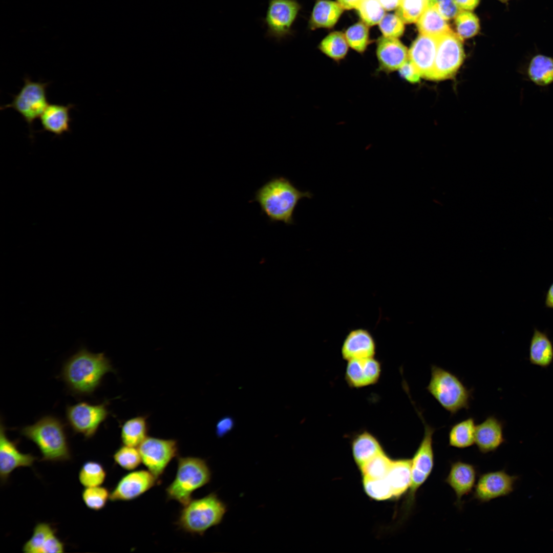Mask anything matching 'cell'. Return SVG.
I'll use <instances>...</instances> for the list:
<instances>
[{"mask_svg": "<svg viewBox=\"0 0 553 553\" xmlns=\"http://www.w3.org/2000/svg\"><path fill=\"white\" fill-rule=\"evenodd\" d=\"M114 371L103 353H94L82 347L65 361L61 376L72 393L87 396L95 391L105 374Z\"/></svg>", "mask_w": 553, "mask_h": 553, "instance_id": "6da1fadb", "label": "cell"}, {"mask_svg": "<svg viewBox=\"0 0 553 553\" xmlns=\"http://www.w3.org/2000/svg\"><path fill=\"white\" fill-rule=\"evenodd\" d=\"M309 191H301L287 178L275 177L255 192L254 201L271 222L294 224L293 213L303 198H312Z\"/></svg>", "mask_w": 553, "mask_h": 553, "instance_id": "7a4b0ae2", "label": "cell"}, {"mask_svg": "<svg viewBox=\"0 0 553 553\" xmlns=\"http://www.w3.org/2000/svg\"><path fill=\"white\" fill-rule=\"evenodd\" d=\"M20 434L39 449L41 461H66L71 458L63 423L52 415L41 417L34 423L25 426Z\"/></svg>", "mask_w": 553, "mask_h": 553, "instance_id": "3957f363", "label": "cell"}, {"mask_svg": "<svg viewBox=\"0 0 553 553\" xmlns=\"http://www.w3.org/2000/svg\"><path fill=\"white\" fill-rule=\"evenodd\" d=\"M427 391L451 416L470 408L473 389L467 388L451 371L435 365L431 366V378Z\"/></svg>", "mask_w": 553, "mask_h": 553, "instance_id": "277c9868", "label": "cell"}, {"mask_svg": "<svg viewBox=\"0 0 553 553\" xmlns=\"http://www.w3.org/2000/svg\"><path fill=\"white\" fill-rule=\"evenodd\" d=\"M227 511L225 503L214 493L202 498L191 499L183 505L177 524L183 531L202 535L219 524Z\"/></svg>", "mask_w": 553, "mask_h": 553, "instance_id": "5b68a950", "label": "cell"}, {"mask_svg": "<svg viewBox=\"0 0 553 553\" xmlns=\"http://www.w3.org/2000/svg\"><path fill=\"white\" fill-rule=\"evenodd\" d=\"M211 471L206 461L201 458L179 457L175 477L165 490L168 500H175L182 506L192 498L193 493L208 483Z\"/></svg>", "mask_w": 553, "mask_h": 553, "instance_id": "8992f818", "label": "cell"}, {"mask_svg": "<svg viewBox=\"0 0 553 553\" xmlns=\"http://www.w3.org/2000/svg\"><path fill=\"white\" fill-rule=\"evenodd\" d=\"M423 425L422 438L411 458V481L405 503V509L410 511L414 504L416 494L430 476L434 465L433 434L436 428L428 423L422 413L414 405Z\"/></svg>", "mask_w": 553, "mask_h": 553, "instance_id": "52a82bcc", "label": "cell"}, {"mask_svg": "<svg viewBox=\"0 0 553 553\" xmlns=\"http://www.w3.org/2000/svg\"><path fill=\"white\" fill-rule=\"evenodd\" d=\"M48 84V82L33 81L26 77L24 86L14 96L12 101L1 107V110L11 108L20 114L28 124L30 135L34 121L40 117L49 104L46 95Z\"/></svg>", "mask_w": 553, "mask_h": 553, "instance_id": "ba28073f", "label": "cell"}, {"mask_svg": "<svg viewBox=\"0 0 553 553\" xmlns=\"http://www.w3.org/2000/svg\"><path fill=\"white\" fill-rule=\"evenodd\" d=\"M463 39L454 32L438 37L436 55L430 80H443L453 77L463 63Z\"/></svg>", "mask_w": 553, "mask_h": 553, "instance_id": "9c48e42d", "label": "cell"}, {"mask_svg": "<svg viewBox=\"0 0 553 553\" xmlns=\"http://www.w3.org/2000/svg\"><path fill=\"white\" fill-rule=\"evenodd\" d=\"M301 9L297 0H269L263 21L266 36L280 41L293 34V25Z\"/></svg>", "mask_w": 553, "mask_h": 553, "instance_id": "30bf717a", "label": "cell"}, {"mask_svg": "<svg viewBox=\"0 0 553 553\" xmlns=\"http://www.w3.org/2000/svg\"><path fill=\"white\" fill-rule=\"evenodd\" d=\"M109 415L107 401L97 405L79 402L67 406L66 410V420L73 432L86 439L95 435Z\"/></svg>", "mask_w": 553, "mask_h": 553, "instance_id": "8fae6325", "label": "cell"}, {"mask_svg": "<svg viewBox=\"0 0 553 553\" xmlns=\"http://www.w3.org/2000/svg\"><path fill=\"white\" fill-rule=\"evenodd\" d=\"M138 448L142 462L158 479L178 453V442L172 439L147 436Z\"/></svg>", "mask_w": 553, "mask_h": 553, "instance_id": "7c38bea8", "label": "cell"}, {"mask_svg": "<svg viewBox=\"0 0 553 553\" xmlns=\"http://www.w3.org/2000/svg\"><path fill=\"white\" fill-rule=\"evenodd\" d=\"M518 479V476L511 475L504 470L483 473L475 485L473 498L485 503L506 496L514 491Z\"/></svg>", "mask_w": 553, "mask_h": 553, "instance_id": "4fadbf2b", "label": "cell"}, {"mask_svg": "<svg viewBox=\"0 0 553 553\" xmlns=\"http://www.w3.org/2000/svg\"><path fill=\"white\" fill-rule=\"evenodd\" d=\"M158 480L148 470L131 472L117 483L110 492V500L113 502L134 500L154 487Z\"/></svg>", "mask_w": 553, "mask_h": 553, "instance_id": "5bb4252c", "label": "cell"}, {"mask_svg": "<svg viewBox=\"0 0 553 553\" xmlns=\"http://www.w3.org/2000/svg\"><path fill=\"white\" fill-rule=\"evenodd\" d=\"M17 442L9 439L6 435L2 420L0 427V477L5 483L12 472L20 467H31L37 458L30 453L21 452Z\"/></svg>", "mask_w": 553, "mask_h": 553, "instance_id": "9a60e30c", "label": "cell"}, {"mask_svg": "<svg viewBox=\"0 0 553 553\" xmlns=\"http://www.w3.org/2000/svg\"><path fill=\"white\" fill-rule=\"evenodd\" d=\"M438 37L420 34L408 50L409 59L421 77L431 79L436 55Z\"/></svg>", "mask_w": 553, "mask_h": 553, "instance_id": "2e32d148", "label": "cell"}, {"mask_svg": "<svg viewBox=\"0 0 553 553\" xmlns=\"http://www.w3.org/2000/svg\"><path fill=\"white\" fill-rule=\"evenodd\" d=\"M380 363L374 357L347 361L345 378L348 385L360 388L377 383L380 377Z\"/></svg>", "mask_w": 553, "mask_h": 553, "instance_id": "e0dca14e", "label": "cell"}, {"mask_svg": "<svg viewBox=\"0 0 553 553\" xmlns=\"http://www.w3.org/2000/svg\"><path fill=\"white\" fill-rule=\"evenodd\" d=\"M25 553H61L65 544L56 536L55 529L46 522H39L33 528L30 539L22 547Z\"/></svg>", "mask_w": 553, "mask_h": 553, "instance_id": "ac0fdd59", "label": "cell"}, {"mask_svg": "<svg viewBox=\"0 0 553 553\" xmlns=\"http://www.w3.org/2000/svg\"><path fill=\"white\" fill-rule=\"evenodd\" d=\"M376 56L380 70L388 73L398 70L409 59L407 47L398 38L384 36L377 41Z\"/></svg>", "mask_w": 553, "mask_h": 553, "instance_id": "d6986e66", "label": "cell"}, {"mask_svg": "<svg viewBox=\"0 0 553 553\" xmlns=\"http://www.w3.org/2000/svg\"><path fill=\"white\" fill-rule=\"evenodd\" d=\"M478 472L472 464L457 460L451 463L449 473L444 480L456 496V504L461 507L462 498L473 490Z\"/></svg>", "mask_w": 553, "mask_h": 553, "instance_id": "ffe728a7", "label": "cell"}, {"mask_svg": "<svg viewBox=\"0 0 553 553\" xmlns=\"http://www.w3.org/2000/svg\"><path fill=\"white\" fill-rule=\"evenodd\" d=\"M376 343L367 330L357 328L350 331L341 347L343 358L347 361L357 359L373 357L376 353Z\"/></svg>", "mask_w": 553, "mask_h": 553, "instance_id": "44dd1931", "label": "cell"}, {"mask_svg": "<svg viewBox=\"0 0 553 553\" xmlns=\"http://www.w3.org/2000/svg\"><path fill=\"white\" fill-rule=\"evenodd\" d=\"M503 428V422L494 415L476 425L475 443L481 453L495 452L505 442Z\"/></svg>", "mask_w": 553, "mask_h": 553, "instance_id": "7402d4cb", "label": "cell"}, {"mask_svg": "<svg viewBox=\"0 0 553 553\" xmlns=\"http://www.w3.org/2000/svg\"><path fill=\"white\" fill-rule=\"evenodd\" d=\"M73 107L71 104L66 105L49 104L39 117L42 130L56 136L69 132L71 121L70 110Z\"/></svg>", "mask_w": 553, "mask_h": 553, "instance_id": "603a6c76", "label": "cell"}, {"mask_svg": "<svg viewBox=\"0 0 553 553\" xmlns=\"http://www.w3.org/2000/svg\"><path fill=\"white\" fill-rule=\"evenodd\" d=\"M344 10L337 2L329 0L317 1L309 20V28L313 30L321 28L333 27Z\"/></svg>", "mask_w": 553, "mask_h": 553, "instance_id": "cb8c5ba5", "label": "cell"}, {"mask_svg": "<svg viewBox=\"0 0 553 553\" xmlns=\"http://www.w3.org/2000/svg\"><path fill=\"white\" fill-rule=\"evenodd\" d=\"M412 460H392L386 477L392 490L393 499H397L407 492L411 484Z\"/></svg>", "mask_w": 553, "mask_h": 553, "instance_id": "d4e9b609", "label": "cell"}, {"mask_svg": "<svg viewBox=\"0 0 553 553\" xmlns=\"http://www.w3.org/2000/svg\"><path fill=\"white\" fill-rule=\"evenodd\" d=\"M529 360L543 368L553 361V344L547 334L535 328L529 347Z\"/></svg>", "mask_w": 553, "mask_h": 553, "instance_id": "484cf974", "label": "cell"}, {"mask_svg": "<svg viewBox=\"0 0 553 553\" xmlns=\"http://www.w3.org/2000/svg\"><path fill=\"white\" fill-rule=\"evenodd\" d=\"M351 448L353 457L359 469L384 451L378 439L367 431L360 432L354 437Z\"/></svg>", "mask_w": 553, "mask_h": 553, "instance_id": "4316f807", "label": "cell"}, {"mask_svg": "<svg viewBox=\"0 0 553 553\" xmlns=\"http://www.w3.org/2000/svg\"><path fill=\"white\" fill-rule=\"evenodd\" d=\"M446 20L434 8L426 6L416 22L420 34L439 37L453 31Z\"/></svg>", "mask_w": 553, "mask_h": 553, "instance_id": "83f0119b", "label": "cell"}, {"mask_svg": "<svg viewBox=\"0 0 553 553\" xmlns=\"http://www.w3.org/2000/svg\"><path fill=\"white\" fill-rule=\"evenodd\" d=\"M476 424L469 417L451 427L448 434L449 445L458 449L469 448L475 443Z\"/></svg>", "mask_w": 553, "mask_h": 553, "instance_id": "f1b7e54d", "label": "cell"}, {"mask_svg": "<svg viewBox=\"0 0 553 553\" xmlns=\"http://www.w3.org/2000/svg\"><path fill=\"white\" fill-rule=\"evenodd\" d=\"M146 418L139 416L126 420L121 426L120 437L123 445L138 447L147 437Z\"/></svg>", "mask_w": 553, "mask_h": 553, "instance_id": "f546056e", "label": "cell"}, {"mask_svg": "<svg viewBox=\"0 0 553 553\" xmlns=\"http://www.w3.org/2000/svg\"><path fill=\"white\" fill-rule=\"evenodd\" d=\"M529 79L540 86H546L553 82V58L537 54L530 60L527 69Z\"/></svg>", "mask_w": 553, "mask_h": 553, "instance_id": "4dcf8cb0", "label": "cell"}, {"mask_svg": "<svg viewBox=\"0 0 553 553\" xmlns=\"http://www.w3.org/2000/svg\"><path fill=\"white\" fill-rule=\"evenodd\" d=\"M349 47L345 34L335 31L326 36L320 43L318 48L328 57L338 61L346 56Z\"/></svg>", "mask_w": 553, "mask_h": 553, "instance_id": "1f68e13d", "label": "cell"}, {"mask_svg": "<svg viewBox=\"0 0 553 553\" xmlns=\"http://www.w3.org/2000/svg\"><path fill=\"white\" fill-rule=\"evenodd\" d=\"M107 477L103 466L99 462L89 460L85 462L78 473V480L84 487L101 485Z\"/></svg>", "mask_w": 553, "mask_h": 553, "instance_id": "d6a6232c", "label": "cell"}, {"mask_svg": "<svg viewBox=\"0 0 553 553\" xmlns=\"http://www.w3.org/2000/svg\"><path fill=\"white\" fill-rule=\"evenodd\" d=\"M392 460L384 451L371 459L359 469L363 478L381 479L386 478Z\"/></svg>", "mask_w": 553, "mask_h": 553, "instance_id": "836d02e7", "label": "cell"}, {"mask_svg": "<svg viewBox=\"0 0 553 553\" xmlns=\"http://www.w3.org/2000/svg\"><path fill=\"white\" fill-rule=\"evenodd\" d=\"M368 26L363 22L350 26L345 35L349 46L358 53L364 52L369 43Z\"/></svg>", "mask_w": 553, "mask_h": 553, "instance_id": "e575fe53", "label": "cell"}, {"mask_svg": "<svg viewBox=\"0 0 553 553\" xmlns=\"http://www.w3.org/2000/svg\"><path fill=\"white\" fill-rule=\"evenodd\" d=\"M110 492L105 487L100 486L84 487L81 494L86 506L93 511H99L110 500Z\"/></svg>", "mask_w": 553, "mask_h": 553, "instance_id": "d590c367", "label": "cell"}, {"mask_svg": "<svg viewBox=\"0 0 553 553\" xmlns=\"http://www.w3.org/2000/svg\"><path fill=\"white\" fill-rule=\"evenodd\" d=\"M113 457L117 464L127 471L134 470L142 462L138 448L125 445L119 448Z\"/></svg>", "mask_w": 553, "mask_h": 553, "instance_id": "8d00e7d4", "label": "cell"}, {"mask_svg": "<svg viewBox=\"0 0 553 553\" xmlns=\"http://www.w3.org/2000/svg\"><path fill=\"white\" fill-rule=\"evenodd\" d=\"M356 10L368 26L378 24L386 14V10L378 0H364Z\"/></svg>", "mask_w": 553, "mask_h": 553, "instance_id": "74e56055", "label": "cell"}, {"mask_svg": "<svg viewBox=\"0 0 553 553\" xmlns=\"http://www.w3.org/2000/svg\"><path fill=\"white\" fill-rule=\"evenodd\" d=\"M455 24L457 34L462 39L476 35L480 28L477 16L468 11L461 10L455 17Z\"/></svg>", "mask_w": 553, "mask_h": 553, "instance_id": "f35d334b", "label": "cell"}, {"mask_svg": "<svg viewBox=\"0 0 553 553\" xmlns=\"http://www.w3.org/2000/svg\"><path fill=\"white\" fill-rule=\"evenodd\" d=\"M363 484L366 494L374 500L383 501L393 499L392 490L386 478H363Z\"/></svg>", "mask_w": 553, "mask_h": 553, "instance_id": "ab89813d", "label": "cell"}, {"mask_svg": "<svg viewBox=\"0 0 553 553\" xmlns=\"http://www.w3.org/2000/svg\"><path fill=\"white\" fill-rule=\"evenodd\" d=\"M426 7V0H400L396 14L404 23L416 22Z\"/></svg>", "mask_w": 553, "mask_h": 553, "instance_id": "60d3db41", "label": "cell"}, {"mask_svg": "<svg viewBox=\"0 0 553 553\" xmlns=\"http://www.w3.org/2000/svg\"><path fill=\"white\" fill-rule=\"evenodd\" d=\"M385 37L398 38L405 30L404 23L396 14H386L378 24Z\"/></svg>", "mask_w": 553, "mask_h": 553, "instance_id": "b9f144b4", "label": "cell"}, {"mask_svg": "<svg viewBox=\"0 0 553 553\" xmlns=\"http://www.w3.org/2000/svg\"><path fill=\"white\" fill-rule=\"evenodd\" d=\"M426 6L434 8L446 20L456 17L462 10L454 0H426Z\"/></svg>", "mask_w": 553, "mask_h": 553, "instance_id": "7bdbcfd3", "label": "cell"}, {"mask_svg": "<svg viewBox=\"0 0 553 553\" xmlns=\"http://www.w3.org/2000/svg\"><path fill=\"white\" fill-rule=\"evenodd\" d=\"M398 71L401 77L410 82H418L421 77L417 68L409 59L400 68Z\"/></svg>", "mask_w": 553, "mask_h": 553, "instance_id": "ee69618b", "label": "cell"}, {"mask_svg": "<svg viewBox=\"0 0 553 553\" xmlns=\"http://www.w3.org/2000/svg\"><path fill=\"white\" fill-rule=\"evenodd\" d=\"M234 421L230 417L222 418L217 423L216 434L218 436L222 437L228 433L233 428Z\"/></svg>", "mask_w": 553, "mask_h": 553, "instance_id": "f6af8a7d", "label": "cell"}, {"mask_svg": "<svg viewBox=\"0 0 553 553\" xmlns=\"http://www.w3.org/2000/svg\"><path fill=\"white\" fill-rule=\"evenodd\" d=\"M458 7L466 10H472L478 5L480 0H454Z\"/></svg>", "mask_w": 553, "mask_h": 553, "instance_id": "bcb514c9", "label": "cell"}, {"mask_svg": "<svg viewBox=\"0 0 553 553\" xmlns=\"http://www.w3.org/2000/svg\"><path fill=\"white\" fill-rule=\"evenodd\" d=\"M364 0H337L344 9H357Z\"/></svg>", "mask_w": 553, "mask_h": 553, "instance_id": "7dc6e473", "label": "cell"}, {"mask_svg": "<svg viewBox=\"0 0 553 553\" xmlns=\"http://www.w3.org/2000/svg\"><path fill=\"white\" fill-rule=\"evenodd\" d=\"M386 10L391 11L396 9L400 2V0H378Z\"/></svg>", "mask_w": 553, "mask_h": 553, "instance_id": "c3c4849f", "label": "cell"}, {"mask_svg": "<svg viewBox=\"0 0 553 553\" xmlns=\"http://www.w3.org/2000/svg\"><path fill=\"white\" fill-rule=\"evenodd\" d=\"M545 305L548 308L553 309V282L546 292L545 297Z\"/></svg>", "mask_w": 553, "mask_h": 553, "instance_id": "681fc988", "label": "cell"}, {"mask_svg": "<svg viewBox=\"0 0 553 553\" xmlns=\"http://www.w3.org/2000/svg\"><path fill=\"white\" fill-rule=\"evenodd\" d=\"M499 1H501L502 2H503V3H506V2H507L509 0H499Z\"/></svg>", "mask_w": 553, "mask_h": 553, "instance_id": "f907efd6", "label": "cell"}]
</instances>
